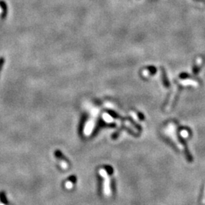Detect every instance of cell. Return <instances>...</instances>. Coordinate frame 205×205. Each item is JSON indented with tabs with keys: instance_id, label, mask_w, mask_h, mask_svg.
Instances as JSON below:
<instances>
[{
	"instance_id": "obj_1",
	"label": "cell",
	"mask_w": 205,
	"mask_h": 205,
	"mask_svg": "<svg viewBox=\"0 0 205 205\" xmlns=\"http://www.w3.org/2000/svg\"><path fill=\"white\" fill-rule=\"evenodd\" d=\"M100 175L104 178V193L106 195H110L111 194V191H110V180L109 178L108 177L107 173H106L104 169H100Z\"/></svg>"
},
{
	"instance_id": "obj_2",
	"label": "cell",
	"mask_w": 205,
	"mask_h": 205,
	"mask_svg": "<svg viewBox=\"0 0 205 205\" xmlns=\"http://www.w3.org/2000/svg\"><path fill=\"white\" fill-rule=\"evenodd\" d=\"M66 187L67 188H68V189H70V188H72L73 187V184L71 182H67L66 183Z\"/></svg>"
}]
</instances>
